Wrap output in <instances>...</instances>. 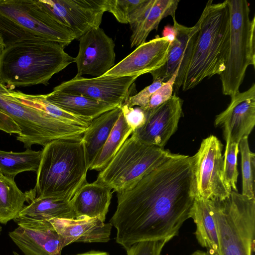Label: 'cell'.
<instances>
[{"mask_svg":"<svg viewBox=\"0 0 255 255\" xmlns=\"http://www.w3.org/2000/svg\"><path fill=\"white\" fill-rule=\"evenodd\" d=\"M117 197L110 223L118 244L126 250L140 242L171 240L190 218L196 197L193 157L173 153Z\"/></svg>","mask_w":255,"mask_h":255,"instance_id":"1","label":"cell"},{"mask_svg":"<svg viewBox=\"0 0 255 255\" xmlns=\"http://www.w3.org/2000/svg\"><path fill=\"white\" fill-rule=\"evenodd\" d=\"M59 43L39 37L19 39L0 52V82L8 88L47 85L74 58Z\"/></svg>","mask_w":255,"mask_h":255,"instance_id":"2","label":"cell"},{"mask_svg":"<svg viewBox=\"0 0 255 255\" xmlns=\"http://www.w3.org/2000/svg\"><path fill=\"white\" fill-rule=\"evenodd\" d=\"M34 189L26 192L28 202L35 198L70 200L87 181L89 165L82 141L54 140L43 146Z\"/></svg>","mask_w":255,"mask_h":255,"instance_id":"3","label":"cell"},{"mask_svg":"<svg viewBox=\"0 0 255 255\" xmlns=\"http://www.w3.org/2000/svg\"><path fill=\"white\" fill-rule=\"evenodd\" d=\"M199 29L182 90L191 89L206 78L225 70L230 37V17L226 0H209L199 18Z\"/></svg>","mask_w":255,"mask_h":255,"instance_id":"4","label":"cell"},{"mask_svg":"<svg viewBox=\"0 0 255 255\" xmlns=\"http://www.w3.org/2000/svg\"><path fill=\"white\" fill-rule=\"evenodd\" d=\"M220 255H253L255 198L232 190L223 200L210 199Z\"/></svg>","mask_w":255,"mask_h":255,"instance_id":"5","label":"cell"},{"mask_svg":"<svg viewBox=\"0 0 255 255\" xmlns=\"http://www.w3.org/2000/svg\"><path fill=\"white\" fill-rule=\"evenodd\" d=\"M0 111L19 128L16 139L26 149L34 144L44 146L56 139L81 141L87 128L66 123L19 102L8 94V88L0 82Z\"/></svg>","mask_w":255,"mask_h":255,"instance_id":"6","label":"cell"},{"mask_svg":"<svg viewBox=\"0 0 255 255\" xmlns=\"http://www.w3.org/2000/svg\"><path fill=\"white\" fill-rule=\"evenodd\" d=\"M169 150L140 141L133 134L101 171L95 181L117 193L141 180L172 155Z\"/></svg>","mask_w":255,"mask_h":255,"instance_id":"7","label":"cell"},{"mask_svg":"<svg viewBox=\"0 0 255 255\" xmlns=\"http://www.w3.org/2000/svg\"><path fill=\"white\" fill-rule=\"evenodd\" d=\"M230 11V37L224 71L220 75L222 92L232 96L239 92L247 68L255 66V16L250 18L246 0H226Z\"/></svg>","mask_w":255,"mask_h":255,"instance_id":"8","label":"cell"},{"mask_svg":"<svg viewBox=\"0 0 255 255\" xmlns=\"http://www.w3.org/2000/svg\"><path fill=\"white\" fill-rule=\"evenodd\" d=\"M0 13L36 37L65 47L75 40L39 0H0Z\"/></svg>","mask_w":255,"mask_h":255,"instance_id":"9","label":"cell"},{"mask_svg":"<svg viewBox=\"0 0 255 255\" xmlns=\"http://www.w3.org/2000/svg\"><path fill=\"white\" fill-rule=\"evenodd\" d=\"M223 144L211 135L202 141L193 157L196 197L205 199L223 200L232 191L224 172Z\"/></svg>","mask_w":255,"mask_h":255,"instance_id":"10","label":"cell"},{"mask_svg":"<svg viewBox=\"0 0 255 255\" xmlns=\"http://www.w3.org/2000/svg\"><path fill=\"white\" fill-rule=\"evenodd\" d=\"M49 12L74 35L75 39L100 27L107 0H39Z\"/></svg>","mask_w":255,"mask_h":255,"instance_id":"11","label":"cell"},{"mask_svg":"<svg viewBox=\"0 0 255 255\" xmlns=\"http://www.w3.org/2000/svg\"><path fill=\"white\" fill-rule=\"evenodd\" d=\"M18 226L8 235L25 255H61L63 238L47 220L17 217Z\"/></svg>","mask_w":255,"mask_h":255,"instance_id":"12","label":"cell"},{"mask_svg":"<svg viewBox=\"0 0 255 255\" xmlns=\"http://www.w3.org/2000/svg\"><path fill=\"white\" fill-rule=\"evenodd\" d=\"M78 40L79 52L74 58L77 69L76 76L87 74L100 77L115 66V44L102 28H93Z\"/></svg>","mask_w":255,"mask_h":255,"instance_id":"13","label":"cell"},{"mask_svg":"<svg viewBox=\"0 0 255 255\" xmlns=\"http://www.w3.org/2000/svg\"><path fill=\"white\" fill-rule=\"evenodd\" d=\"M136 77L85 78L75 76L62 82L53 91L82 95L120 107L130 96V88Z\"/></svg>","mask_w":255,"mask_h":255,"instance_id":"14","label":"cell"},{"mask_svg":"<svg viewBox=\"0 0 255 255\" xmlns=\"http://www.w3.org/2000/svg\"><path fill=\"white\" fill-rule=\"evenodd\" d=\"M174 37L170 45L165 63L152 72L153 80L168 81L178 72L174 87L177 90L181 88L189 65L199 29V20L192 27H187L173 20Z\"/></svg>","mask_w":255,"mask_h":255,"instance_id":"15","label":"cell"},{"mask_svg":"<svg viewBox=\"0 0 255 255\" xmlns=\"http://www.w3.org/2000/svg\"><path fill=\"white\" fill-rule=\"evenodd\" d=\"M231 97L228 107L216 116L215 125L223 128L226 143H239L248 137L255 125V84Z\"/></svg>","mask_w":255,"mask_h":255,"instance_id":"16","label":"cell"},{"mask_svg":"<svg viewBox=\"0 0 255 255\" xmlns=\"http://www.w3.org/2000/svg\"><path fill=\"white\" fill-rule=\"evenodd\" d=\"M170 45V41L167 37L157 35L137 46L134 51L101 77L137 78L141 75L150 73L165 63Z\"/></svg>","mask_w":255,"mask_h":255,"instance_id":"17","label":"cell"},{"mask_svg":"<svg viewBox=\"0 0 255 255\" xmlns=\"http://www.w3.org/2000/svg\"><path fill=\"white\" fill-rule=\"evenodd\" d=\"M183 101L174 93L170 99L155 110L144 113V125L131 134L142 142L164 148L177 129L183 116Z\"/></svg>","mask_w":255,"mask_h":255,"instance_id":"18","label":"cell"},{"mask_svg":"<svg viewBox=\"0 0 255 255\" xmlns=\"http://www.w3.org/2000/svg\"><path fill=\"white\" fill-rule=\"evenodd\" d=\"M179 2L178 0H144L129 17L130 48L145 43L150 32L157 29L164 17L171 16L175 19Z\"/></svg>","mask_w":255,"mask_h":255,"instance_id":"19","label":"cell"},{"mask_svg":"<svg viewBox=\"0 0 255 255\" xmlns=\"http://www.w3.org/2000/svg\"><path fill=\"white\" fill-rule=\"evenodd\" d=\"M48 221L63 238L65 246L75 242L106 243L110 240L112 225L97 218Z\"/></svg>","mask_w":255,"mask_h":255,"instance_id":"20","label":"cell"},{"mask_svg":"<svg viewBox=\"0 0 255 255\" xmlns=\"http://www.w3.org/2000/svg\"><path fill=\"white\" fill-rule=\"evenodd\" d=\"M113 191L108 186L87 181L70 200L76 218H97L104 222Z\"/></svg>","mask_w":255,"mask_h":255,"instance_id":"21","label":"cell"},{"mask_svg":"<svg viewBox=\"0 0 255 255\" xmlns=\"http://www.w3.org/2000/svg\"><path fill=\"white\" fill-rule=\"evenodd\" d=\"M44 96L48 102L64 111L91 121L117 108L79 94L53 90Z\"/></svg>","mask_w":255,"mask_h":255,"instance_id":"22","label":"cell"},{"mask_svg":"<svg viewBox=\"0 0 255 255\" xmlns=\"http://www.w3.org/2000/svg\"><path fill=\"white\" fill-rule=\"evenodd\" d=\"M190 218L196 225L195 233L201 246L211 255H220L218 235L210 199L196 197Z\"/></svg>","mask_w":255,"mask_h":255,"instance_id":"23","label":"cell"},{"mask_svg":"<svg viewBox=\"0 0 255 255\" xmlns=\"http://www.w3.org/2000/svg\"><path fill=\"white\" fill-rule=\"evenodd\" d=\"M121 113L120 107L106 112L92 120L84 131L81 141L89 167L107 140Z\"/></svg>","mask_w":255,"mask_h":255,"instance_id":"24","label":"cell"},{"mask_svg":"<svg viewBox=\"0 0 255 255\" xmlns=\"http://www.w3.org/2000/svg\"><path fill=\"white\" fill-rule=\"evenodd\" d=\"M28 203L17 217L47 221L54 218H76L70 200L54 197L35 198Z\"/></svg>","mask_w":255,"mask_h":255,"instance_id":"25","label":"cell"},{"mask_svg":"<svg viewBox=\"0 0 255 255\" xmlns=\"http://www.w3.org/2000/svg\"><path fill=\"white\" fill-rule=\"evenodd\" d=\"M27 201L26 192L18 188L14 179L0 175V223L14 220Z\"/></svg>","mask_w":255,"mask_h":255,"instance_id":"26","label":"cell"},{"mask_svg":"<svg viewBox=\"0 0 255 255\" xmlns=\"http://www.w3.org/2000/svg\"><path fill=\"white\" fill-rule=\"evenodd\" d=\"M41 153V150L30 149L20 152L0 150V172L3 176L12 179L22 172L32 171L37 172Z\"/></svg>","mask_w":255,"mask_h":255,"instance_id":"27","label":"cell"},{"mask_svg":"<svg viewBox=\"0 0 255 255\" xmlns=\"http://www.w3.org/2000/svg\"><path fill=\"white\" fill-rule=\"evenodd\" d=\"M132 132V129L127 124L122 112L109 136L91 164L89 169L102 171Z\"/></svg>","mask_w":255,"mask_h":255,"instance_id":"28","label":"cell"},{"mask_svg":"<svg viewBox=\"0 0 255 255\" xmlns=\"http://www.w3.org/2000/svg\"><path fill=\"white\" fill-rule=\"evenodd\" d=\"M8 94L19 102L43 111L66 123L88 128L91 121L67 112L48 102L44 95H29L8 89Z\"/></svg>","mask_w":255,"mask_h":255,"instance_id":"29","label":"cell"},{"mask_svg":"<svg viewBox=\"0 0 255 255\" xmlns=\"http://www.w3.org/2000/svg\"><path fill=\"white\" fill-rule=\"evenodd\" d=\"M239 149L241 155L242 194L250 198H255V154L250 149L248 137L243 138L240 141Z\"/></svg>","mask_w":255,"mask_h":255,"instance_id":"30","label":"cell"},{"mask_svg":"<svg viewBox=\"0 0 255 255\" xmlns=\"http://www.w3.org/2000/svg\"><path fill=\"white\" fill-rule=\"evenodd\" d=\"M239 152V143H226L223 155L224 176L232 190L236 192H238L237 182L239 173L237 169V156Z\"/></svg>","mask_w":255,"mask_h":255,"instance_id":"31","label":"cell"},{"mask_svg":"<svg viewBox=\"0 0 255 255\" xmlns=\"http://www.w3.org/2000/svg\"><path fill=\"white\" fill-rule=\"evenodd\" d=\"M144 0H107V11L111 12L120 23H128L131 13Z\"/></svg>","mask_w":255,"mask_h":255,"instance_id":"32","label":"cell"},{"mask_svg":"<svg viewBox=\"0 0 255 255\" xmlns=\"http://www.w3.org/2000/svg\"><path fill=\"white\" fill-rule=\"evenodd\" d=\"M0 35L3 37L6 46L19 39L37 37L29 33L0 13Z\"/></svg>","mask_w":255,"mask_h":255,"instance_id":"33","label":"cell"},{"mask_svg":"<svg viewBox=\"0 0 255 255\" xmlns=\"http://www.w3.org/2000/svg\"><path fill=\"white\" fill-rule=\"evenodd\" d=\"M178 72L157 89L150 97L146 108L143 110L144 113L152 111L168 101L173 95V87Z\"/></svg>","mask_w":255,"mask_h":255,"instance_id":"34","label":"cell"},{"mask_svg":"<svg viewBox=\"0 0 255 255\" xmlns=\"http://www.w3.org/2000/svg\"><path fill=\"white\" fill-rule=\"evenodd\" d=\"M169 239L145 241L133 244L126 249L127 255H160Z\"/></svg>","mask_w":255,"mask_h":255,"instance_id":"35","label":"cell"},{"mask_svg":"<svg viewBox=\"0 0 255 255\" xmlns=\"http://www.w3.org/2000/svg\"><path fill=\"white\" fill-rule=\"evenodd\" d=\"M160 80H153L150 85L145 87L137 94L130 96L124 103L129 107L137 106L143 110L147 106L151 95L163 84Z\"/></svg>","mask_w":255,"mask_h":255,"instance_id":"36","label":"cell"},{"mask_svg":"<svg viewBox=\"0 0 255 255\" xmlns=\"http://www.w3.org/2000/svg\"><path fill=\"white\" fill-rule=\"evenodd\" d=\"M120 108L127 124L133 131L141 128L145 123V115L140 107H129L123 104Z\"/></svg>","mask_w":255,"mask_h":255,"instance_id":"37","label":"cell"},{"mask_svg":"<svg viewBox=\"0 0 255 255\" xmlns=\"http://www.w3.org/2000/svg\"><path fill=\"white\" fill-rule=\"evenodd\" d=\"M0 130L9 134L20 133V129L15 122L7 115L0 111Z\"/></svg>","mask_w":255,"mask_h":255,"instance_id":"38","label":"cell"},{"mask_svg":"<svg viewBox=\"0 0 255 255\" xmlns=\"http://www.w3.org/2000/svg\"><path fill=\"white\" fill-rule=\"evenodd\" d=\"M75 255H109V254L105 252L92 251L85 253Z\"/></svg>","mask_w":255,"mask_h":255,"instance_id":"39","label":"cell"},{"mask_svg":"<svg viewBox=\"0 0 255 255\" xmlns=\"http://www.w3.org/2000/svg\"><path fill=\"white\" fill-rule=\"evenodd\" d=\"M191 255H211L207 252H203L202 251H197L192 253Z\"/></svg>","mask_w":255,"mask_h":255,"instance_id":"40","label":"cell"},{"mask_svg":"<svg viewBox=\"0 0 255 255\" xmlns=\"http://www.w3.org/2000/svg\"><path fill=\"white\" fill-rule=\"evenodd\" d=\"M6 46L3 37L0 35V52Z\"/></svg>","mask_w":255,"mask_h":255,"instance_id":"41","label":"cell"},{"mask_svg":"<svg viewBox=\"0 0 255 255\" xmlns=\"http://www.w3.org/2000/svg\"><path fill=\"white\" fill-rule=\"evenodd\" d=\"M13 255H20L18 253H16V252H13Z\"/></svg>","mask_w":255,"mask_h":255,"instance_id":"42","label":"cell"},{"mask_svg":"<svg viewBox=\"0 0 255 255\" xmlns=\"http://www.w3.org/2000/svg\"><path fill=\"white\" fill-rule=\"evenodd\" d=\"M1 231H2V228H1V227L0 226V234H1Z\"/></svg>","mask_w":255,"mask_h":255,"instance_id":"43","label":"cell"},{"mask_svg":"<svg viewBox=\"0 0 255 255\" xmlns=\"http://www.w3.org/2000/svg\"><path fill=\"white\" fill-rule=\"evenodd\" d=\"M0 175H2V174H1V173H0Z\"/></svg>","mask_w":255,"mask_h":255,"instance_id":"44","label":"cell"}]
</instances>
